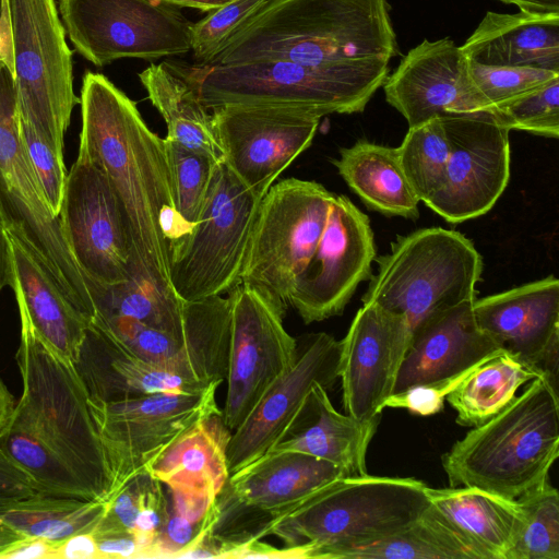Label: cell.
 <instances>
[{"label":"cell","mask_w":559,"mask_h":559,"mask_svg":"<svg viewBox=\"0 0 559 559\" xmlns=\"http://www.w3.org/2000/svg\"><path fill=\"white\" fill-rule=\"evenodd\" d=\"M525 521L511 559H559V493L546 480L516 499Z\"/></svg>","instance_id":"cell-40"},{"label":"cell","mask_w":559,"mask_h":559,"mask_svg":"<svg viewBox=\"0 0 559 559\" xmlns=\"http://www.w3.org/2000/svg\"><path fill=\"white\" fill-rule=\"evenodd\" d=\"M97 559H140L143 548L139 540L130 534H108L95 536Z\"/></svg>","instance_id":"cell-47"},{"label":"cell","mask_w":559,"mask_h":559,"mask_svg":"<svg viewBox=\"0 0 559 559\" xmlns=\"http://www.w3.org/2000/svg\"><path fill=\"white\" fill-rule=\"evenodd\" d=\"M175 7H188L201 11H213L233 0H160Z\"/></svg>","instance_id":"cell-53"},{"label":"cell","mask_w":559,"mask_h":559,"mask_svg":"<svg viewBox=\"0 0 559 559\" xmlns=\"http://www.w3.org/2000/svg\"><path fill=\"white\" fill-rule=\"evenodd\" d=\"M7 236L12 270L10 287L20 317L49 348L73 364L90 322L20 239L9 231Z\"/></svg>","instance_id":"cell-28"},{"label":"cell","mask_w":559,"mask_h":559,"mask_svg":"<svg viewBox=\"0 0 559 559\" xmlns=\"http://www.w3.org/2000/svg\"><path fill=\"white\" fill-rule=\"evenodd\" d=\"M468 60L559 73V14L488 11L460 46Z\"/></svg>","instance_id":"cell-29"},{"label":"cell","mask_w":559,"mask_h":559,"mask_svg":"<svg viewBox=\"0 0 559 559\" xmlns=\"http://www.w3.org/2000/svg\"><path fill=\"white\" fill-rule=\"evenodd\" d=\"M104 501L107 502L106 511L93 532L94 536L133 535L143 548V558H151L169 511L165 486L143 471Z\"/></svg>","instance_id":"cell-38"},{"label":"cell","mask_w":559,"mask_h":559,"mask_svg":"<svg viewBox=\"0 0 559 559\" xmlns=\"http://www.w3.org/2000/svg\"><path fill=\"white\" fill-rule=\"evenodd\" d=\"M58 544L40 537H24L0 554V559H57Z\"/></svg>","instance_id":"cell-48"},{"label":"cell","mask_w":559,"mask_h":559,"mask_svg":"<svg viewBox=\"0 0 559 559\" xmlns=\"http://www.w3.org/2000/svg\"><path fill=\"white\" fill-rule=\"evenodd\" d=\"M427 486L415 478L341 477L280 519L270 535L285 547H305L308 559L367 543L414 523L429 507Z\"/></svg>","instance_id":"cell-6"},{"label":"cell","mask_w":559,"mask_h":559,"mask_svg":"<svg viewBox=\"0 0 559 559\" xmlns=\"http://www.w3.org/2000/svg\"><path fill=\"white\" fill-rule=\"evenodd\" d=\"M451 151L441 188L424 203L459 224L492 209L510 179V130L491 111L441 117Z\"/></svg>","instance_id":"cell-17"},{"label":"cell","mask_w":559,"mask_h":559,"mask_svg":"<svg viewBox=\"0 0 559 559\" xmlns=\"http://www.w3.org/2000/svg\"><path fill=\"white\" fill-rule=\"evenodd\" d=\"M383 90L386 102L414 127L436 117L496 109L475 86L468 59L453 40H424L411 49Z\"/></svg>","instance_id":"cell-21"},{"label":"cell","mask_w":559,"mask_h":559,"mask_svg":"<svg viewBox=\"0 0 559 559\" xmlns=\"http://www.w3.org/2000/svg\"><path fill=\"white\" fill-rule=\"evenodd\" d=\"M0 212L7 231L20 239L69 301L92 322L95 309L85 277L28 159L20 133L14 78L3 61H0Z\"/></svg>","instance_id":"cell-8"},{"label":"cell","mask_w":559,"mask_h":559,"mask_svg":"<svg viewBox=\"0 0 559 559\" xmlns=\"http://www.w3.org/2000/svg\"><path fill=\"white\" fill-rule=\"evenodd\" d=\"M37 492L33 478L0 449V508Z\"/></svg>","instance_id":"cell-46"},{"label":"cell","mask_w":559,"mask_h":559,"mask_svg":"<svg viewBox=\"0 0 559 559\" xmlns=\"http://www.w3.org/2000/svg\"><path fill=\"white\" fill-rule=\"evenodd\" d=\"M333 164L370 210L388 216H419V199L402 169L396 147L359 140L350 147L341 148Z\"/></svg>","instance_id":"cell-32"},{"label":"cell","mask_w":559,"mask_h":559,"mask_svg":"<svg viewBox=\"0 0 559 559\" xmlns=\"http://www.w3.org/2000/svg\"><path fill=\"white\" fill-rule=\"evenodd\" d=\"M59 221L85 280L112 285L142 275L118 200L102 170L84 156L78 155L68 174Z\"/></svg>","instance_id":"cell-16"},{"label":"cell","mask_w":559,"mask_h":559,"mask_svg":"<svg viewBox=\"0 0 559 559\" xmlns=\"http://www.w3.org/2000/svg\"><path fill=\"white\" fill-rule=\"evenodd\" d=\"M341 477L345 475L336 465L293 451H269L230 474L206 524L218 558L235 546L269 536L280 519Z\"/></svg>","instance_id":"cell-10"},{"label":"cell","mask_w":559,"mask_h":559,"mask_svg":"<svg viewBox=\"0 0 559 559\" xmlns=\"http://www.w3.org/2000/svg\"><path fill=\"white\" fill-rule=\"evenodd\" d=\"M262 198L223 160L216 164L201 214L170 257V285L180 299L223 295L239 284Z\"/></svg>","instance_id":"cell-9"},{"label":"cell","mask_w":559,"mask_h":559,"mask_svg":"<svg viewBox=\"0 0 559 559\" xmlns=\"http://www.w3.org/2000/svg\"><path fill=\"white\" fill-rule=\"evenodd\" d=\"M20 133L48 206L59 217L68 177L63 154L21 119Z\"/></svg>","instance_id":"cell-45"},{"label":"cell","mask_w":559,"mask_h":559,"mask_svg":"<svg viewBox=\"0 0 559 559\" xmlns=\"http://www.w3.org/2000/svg\"><path fill=\"white\" fill-rule=\"evenodd\" d=\"M221 384L213 383L195 392L155 393L114 403L88 401L111 478L105 500L145 471L151 461L198 420L222 413L216 403Z\"/></svg>","instance_id":"cell-14"},{"label":"cell","mask_w":559,"mask_h":559,"mask_svg":"<svg viewBox=\"0 0 559 559\" xmlns=\"http://www.w3.org/2000/svg\"><path fill=\"white\" fill-rule=\"evenodd\" d=\"M12 270L10 260V248L7 236V228L0 212V292L5 286H11Z\"/></svg>","instance_id":"cell-51"},{"label":"cell","mask_w":559,"mask_h":559,"mask_svg":"<svg viewBox=\"0 0 559 559\" xmlns=\"http://www.w3.org/2000/svg\"><path fill=\"white\" fill-rule=\"evenodd\" d=\"M374 261L362 304L403 317L411 332L432 313L476 299L484 266L468 238L442 227L399 236Z\"/></svg>","instance_id":"cell-7"},{"label":"cell","mask_w":559,"mask_h":559,"mask_svg":"<svg viewBox=\"0 0 559 559\" xmlns=\"http://www.w3.org/2000/svg\"><path fill=\"white\" fill-rule=\"evenodd\" d=\"M20 319L22 394L0 428V449L40 492L105 500L111 478L87 392L74 365Z\"/></svg>","instance_id":"cell-2"},{"label":"cell","mask_w":559,"mask_h":559,"mask_svg":"<svg viewBox=\"0 0 559 559\" xmlns=\"http://www.w3.org/2000/svg\"><path fill=\"white\" fill-rule=\"evenodd\" d=\"M20 119L60 154L80 98L72 51L55 0H7Z\"/></svg>","instance_id":"cell-11"},{"label":"cell","mask_w":559,"mask_h":559,"mask_svg":"<svg viewBox=\"0 0 559 559\" xmlns=\"http://www.w3.org/2000/svg\"><path fill=\"white\" fill-rule=\"evenodd\" d=\"M79 155L105 175L124 216L141 274L167 294L170 257L191 228L176 210L165 139L102 73L85 72L81 87Z\"/></svg>","instance_id":"cell-1"},{"label":"cell","mask_w":559,"mask_h":559,"mask_svg":"<svg viewBox=\"0 0 559 559\" xmlns=\"http://www.w3.org/2000/svg\"><path fill=\"white\" fill-rule=\"evenodd\" d=\"M426 492L430 506L480 559H511L525 521L518 500L466 486H427Z\"/></svg>","instance_id":"cell-30"},{"label":"cell","mask_w":559,"mask_h":559,"mask_svg":"<svg viewBox=\"0 0 559 559\" xmlns=\"http://www.w3.org/2000/svg\"><path fill=\"white\" fill-rule=\"evenodd\" d=\"M501 123L537 135L559 136V78L496 109Z\"/></svg>","instance_id":"cell-43"},{"label":"cell","mask_w":559,"mask_h":559,"mask_svg":"<svg viewBox=\"0 0 559 559\" xmlns=\"http://www.w3.org/2000/svg\"><path fill=\"white\" fill-rule=\"evenodd\" d=\"M411 335L403 317L362 304L341 341L338 378L346 414L361 421L381 418Z\"/></svg>","instance_id":"cell-22"},{"label":"cell","mask_w":559,"mask_h":559,"mask_svg":"<svg viewBox=\"0 0 559 559\" xmlns=\"http://www.w3.org/2000/svg\"><path fill=\"white\" fill-rule=\"evenodd\" d=\"M210 109L231 105L301 108L323 117L361 112L389 75V62L314 66L289 60L179 64Z\"/></svg>","instance_id":"cell-5"},{"label":"cell","mask_w":559,"mask_h":559,"mask_svg":"<svg viewBox=\"0 0 559 559\" xmlns=\"http://www.w3.org/2000/svg\"><path fill=\"white\" fill-rule=\"evenodd\" d=\"M533 14H559V0H499Z\"/></svg>","instance_id":"cell-52"},{"label":"cell","mask_w":559,"mask_h":559,"mask_svg":"<svg viewBox=\"0 0 559 559\" xmlns=\"http://www.w3.org/2000/svg\"><path fill=\"white\" fill-rule=\"evenodd\" d=\"M376 259L368 216L347 197L335 195L313 254L295 280L288 306L307 324L343 312Z\"/></svg>","instance_id":"cell-20"},{"label":"cell","mask_w":559,"mask_h":559,"mask_svg":"<svg viewBox=\"0 0 559 559\" xmlns=\"http://www.w3.org/2000/svg\"><path fill=\"white\" fill-rule=\"evenodd\" d=\"M212 117L223 162L262 197L311 145L322 118L301 108L265 105L223 106Z\"/></svg>","instance_id":"cell-18"},{"label":"cell","mask_w":559,"mask_h":559,"mask_svg":"<svg viewBox=\"0 0 559 559\" xmlns=\"http://www.w3.org/2000/svg\"><path fill=\"white\" fill-rule=\"evenodd\" d=\"M139 79L152 105L166 122V139L205 153L217 162L223 160L212 114L175 63H152L139 73Z\"/></svg>","instance_id":"cell-33"},{"label":"cell","mask_w":559,"mask_h":559,"mask_svg":"<svg viewBox=\"0 0 559 559\" xmlns=\"http://www.w3.org/2000/svg\"><path fill=\"white\" fill-rule=\"evenodd\" d=\"M0 61L14 72L11 24L7 0H0Z\"/></svg>","instance_id":"cell-50"},{"label":"cell","mask_w":559,"mask_h":559,"mask_svg":"<svg viewBox=\"0 0 559 559\" xmlns=\"http://www.w3.org/2000/svg\"><path fill=\"white\" fill-rule=\"evenodd\" d=\"M58 9L74 49L96 67L191 50L193 23L160 0H59Z\"/></svg>","instance_id":"cell-13"},{"label":"cell","mask_w":559,"mask_h":559,"mask_svg":"<svg viewBox=\"0 0 559 559\" xmlns=\"http://www.w3.org/2000/svg\"><path fill=\"white\" fill-rule=\"evenodd\" d=\"M228 297L227 394L222 418L233 431L270 385L293 366L298 345L284 328L287 307L270 294L240 283Z\"/></svg>","instance_id":"cell-15"},{"label":"cell","mask_w":559,"mask_h":559,"mask_svg":"<svg viewBox=\"0 0 559 559\" xmlns=\"http://www.w3.org/2000/svg\"><path fill=\"white\" fill-rule=\"evenodd\" d=\"M468 72L475 86L495 109L559 78L558 72L549 70L486 66L472 60H468Z\"/></svg>","instance_id":"cell-42"},{"label":"cell","mask_w":559,"mask_h":559,"mask_svg":"<svg viewBox=\"0 0 559 559\" xmlns=\"http://www.w3.org/2000/svg\"><path fill=\"white\" fill-rule=\"evenodd\" d=\"M326 391L312 385L270 451L305 453L336 465L345 476L367 475V451L380 419L341 414Z\"/></svg>","instance_id":"cell-26"},{"label":"cell","mask_w":559,"mask_h":559,"mask_svg":"<svg viewBox=\"0 0 559 559\" xmlns=\"http://www.w3.org/2000/svg\"><path fill=\"white\" fill-rule=\"evenodd\" d=\"M85 281L95 309L94 319L127 318L170 333L181 332L186 326V301L140 274L112 285Z\"/></svg>","instance_id":"cell-37"},{"label":"cell","mask_w":559,"mask_h":559,"mask_svg":"<svg viewBox=\"0 0 559 559\" xmlns=\"http://www.w3.org/2000/svg\"><path fill=\"white\" fill-rule=\"evenodd\" d=\"M329 559H480L476 550L430 506L405 528L332 550Z\"/></svg>","instance_id":"cell-34"},{"label":"cell","mask_w":559,"mask_h":559,"mask_svg":"<svg viewBox=\"0 0 559 559\" xmlns=\"http://www.w3.org/2000/svg\"><path fill=\"white\" fill-rule=\"evenodd\" d=\"M540 377L534 369L502 352L472 370L445 397L461 426L481 425L500 413L518 390Z\"/></svg>","instance_id":"cell-35"},{"label":"cell","mask_w":559,"mask_h":559,"mask_svg":"<svg viewBox=\"0 0 559 559\" xmlns=\"http://www.w3.org/2000/svg\"><path fill=\"white\" fill-rule=\"evenodd\" d=\"M97 559V543L93 533H79L58 544L57 559Z\"/></svg>","instance_id":"cell-49"},{"label":"cell","mask_w":559,"mask_h":559,"mask_svg":"<svg viewBox=\"0 0 559 559\" xmlns=\"http://www.w3.org/2000/svg\"><path fill=\"white\" fill-rule=\"evenodd\" d=\"M270 0H233L210 11L192 25L191 50L200 64H207L222 45Z\"/></svg>","instance_id":"cell-44"},{"label":"cell","mask_w":559,"mask_h":559,"mask_svg":"<svg viewBox=\"0 0 559 559\" xmlns=\"http://www.w3.org/2000/svg\"><path fill=\"white\" fill-rule=\"evenodd\" d=\"M186 326L170 333L138 321L111 317L94 319L127 350L203 386L223 383L227 373L230 300L223 295L186 301Z\"/></svg>","instance_id":"cell-19"},{"label":"cell","mask_w":559,"mask_h":559,"mask_svg":"<svg viewBox=\"0 0 559 559\" xmlns=\"http://www.w3.org/2000/svg\"><path fill=\"white\" fill-rule=\"evenodd\" d=\"M559 455L558 391L543 377L442 456L450 487L516 500L546 480Z\"/></svg>","instance_id":"cell-4"},{"label":"cell","mask_w":559,"mask_h":559,"mask_svg":"<svg viewBox=\"0 0 559 559\" xmlns=\"http://www.w3.org/2000/svg\"><path fill=\"white\" fill-rule=\"evenodd\" d=\"M22 538H24V536L0 521V554Z\"/></svg>","instance_id":"cell-54"},{"label":"cell","mask_w":559,"mask_h":559,"mask_svg":"<svg viewBox=\"0 0 559 559\" xmlns=\"http://www.w3.org/2000/svg\"><path fill=\"white\" fill-rule=\"evenodd\" d=\"M335 194L322 185L287 178L261 199L240 275L288 306L293 284L322 236Z\"/></svg>","instance_id":"cell-12"},{"label":"cell","mask_w":559,"mask_h":559,"mask_svg":"<svg viewBox=\"0 0 559 559\" xmlns=\"http://www.w3.org/2000/svg\"><path fill=\"white\" fill-rule=\"evenodd\" d=\"M396 55L386 0H270L207 64L289 60L338 66L390 62Z\"/></svg>","instance_id":"cell-3"},{"label":"cell","mask_w":559,"mask_h":559,"mask_svg":"<svg viewBox=\"0 0 559 559\" xmlns=\"http://www.w3.org/2000/svg\"><path fill=\"white\" fill-rule=\"evenodd\" d=\"M230 435L222 413L203 417L170 442L145 471L168 488L193 489L216 498L229 477Z\"/></svg>","instance_id":"cell-31"},{"label":"cell","mask_w":559,"mask_h":559,"mask_svg":"<svg viewBox=\"0 0 559 559\" xmlns=\"http://www.w3.org/2000/svg\"><path fill=\"white\" fill-rule=\"evenodd\" d=\"M397 150L402 169L419 201L425 202L444 180L451 144L441 117L408 127Z\"/></svg>","instance_id":"cell-39"},{"label":"cell","mask_w":559,"mask_h":559,"mask_svg":"<svg viewBox=\"0 0 559 559\" xmlns=\"http://www.w3.org/2000/svg\"><path fill=\"white\" fill-rule=\"evenodd\" d=\"M478 326L558 391L559 281L549 275L475 299Z\"/></svg>","instance_id":"cell-23"},{"label":"cell","mask_w":559,"mask_h":559,"mask_svg":"<svg viewBox=\"0 0 559 559\" xmlns=\"http://www.w3.org/2000/svg\"><path fill=\"white\" fill-rule=\"evenodd\" d=\"M173 177L176 210L190 227L203 209L212 177L218 163L210 155L188 148L165 138Z\"/></svg>","instance_id":"cell-41"},{"label":"cell","mask_w":559,"mask_h":559,"mask_svg":"<svg viewBox=\"0 0 559 559\" xmlns=\"http://www.w3.org/2000/svg\"><path fill=\"white\" fill-rule=\"evenodd\" d=\"M341 341L320 332L305 336L293 366L263 393L227 444L229 475L274 445L316 383L326 390L338 379Z\"/></svg>","instance_id":"cell-24"},{"label":"cell","mask_w":559,"mask_h":559,"mask_svg":"<svg viewBox=\"0 0 559 559\" xmlns=\"http://www.w3.org/2000/svg\"><path fill=\"white\" fill-rule=\"evenodd\" d=\"M474 300L435 312L414 328L392 394L419 385L450 393L472 370L503 352L478 326Z\"/></svg>","instance_id":"cell-25"},{"label":"cell","mask_w":559,"mask_h":559,"mask_svg":"<svg viewBox=\"0 0 559 559\" xmlns=\"http://www.w3.org/2000/svg\"><path fill=\"white\" fill-rule=\"evenodd\" d=\"M107 502L37 492L0 508V521L24 537L60 543L79 533H93Z\"/></svg>","instance_id":"cell-36"},{"label":"cell","mask_w":559,"mask_h":559,"mask_svg":"<svg viewBox=\"0 0 559 559\" xmlns=\"http://www.w3.org/2000/svg\"><path fill=\"white\" fill-rule=\"evenodd\" d=\"M73 365L88 401L95 403L155 393L195 392L209 386L139 358L95 323L88 324Z\"/></svg>","instance_id":"cell-27"}]
</instances>
